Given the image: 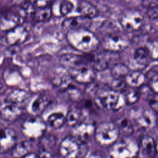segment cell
<instances>
[{"label": "cell", "instance_id": "9c48e42d", "mask_svg": "<svg viewBox=\"0 0 158 158\" xmlns=\"http://www.w3.org/2000/svg\"><path fill=\"white\" fill-rule=\"evenodd\" d=\"M69 74L72 80L78 83L85 85L93 82L96 77V71L86 64L81 65L69 70Z\"/></svg>", "mask_w": 158, "mask_h": 158}, {"label": "cell", "instance_id": "f35d334b", "mask_svg": "<svg viewBox=\"0 0 158 158\" xmlns=\"http://www.w3.org/2000/svg\"><path fill=\"white\" fill-rule=\"evenodd\" d=\"M148 101L152 110L155 113H158V94L154 93V94L149 95Z\"/></svg>", "mask_w": 158, "mask_h": 158}, {"label": "cell", "instance_id": "2e32d148", "mask_svg": "<svg viewBox=\"0 0 158 158\" xmlns=\"http://www.w3.org/2000/svg\"><path fill=\"white\" fill-rule=\"evenodd\" d=\"M59 60L62 67L70 70L81 65L85 64L86 60L90 62V59L89 54L86 56L73 53H67L60 56Z\"/></svg>", "mask_w": 158, "mask_h": 158}, {"label": "cell", "instance_id": "4dcf8cb0", "mask_svg": "<svg viewBox=\"0 0 158 158\" xmlns=\"http://www.w3.org/2000/svg\"><path fill=\"white\" fill-rule=\"evenodd\" d=\"M130 69L128 65L123 63H117L114 64L110 69L112 77L115 78L124 79L129 73Z\"/></svg>", "mask_w": 158, "mask_h": 158}, {"label": "cell", "instance_id": "d590c367", "mask_svg": "<svg viewBox=\"0 0 158 158\" xmlns=\"http://www.w3.org/2000/svg\"><path fill=\"white\" fill-rule=\"evenodd\" d=\"M64 91L67 93L68 96L72 101H79L83 98L81 91L72 83Z\"/></svg>", "mask_w": 158, "mask_h": 158}, {"label": "cell", "instance_id": "f1b7e54d", "mask_svg": "<svg viewBox=\"0 0 158 158\" xmlns=\"http://www.w3.org/2000/svg\"><path fill=\"white\" fill-rule=\"evenodd\" d=\"M65 123V116L60 112L51 114L47 120V123L48 125L54 129H59L61 128Z\"/></svg>", "mask_w": 158, "mask_h": 158}, {"label": "cell", "instance_id": "277c9868", "mask_svg": "<svg viewBox=\"0 0 158 158\" xmlns=\"http://www.w3.org/2000/svg\"><path fill=\"white\" fill-rule=\"evenodd\" d=\"M120 133L114 122H103L96 127L94 138L102 146H112L118 138Z\"/></svg>", "mask_w": 158, "mask_h": 158}, {"label": "cell", "instance_id": "ac0fdd59", "mask_svg": "<svg viewBox=\"0 0 158 158\" xmlns=\"http://www.w3.org/2000/svg\"><path fill=\"white\" fill-rule=\"evenodd\" d=\"M138 147L141 156L144 158H151L157 152L156 141L148 135H143L140 137Z\"/></svg>", "mask_w": 158, "mask_h": 158}, {"label": "cell", "instance_id": "ee69618b", "mask_svg": "<svg viewBox=\"0 0 158 158\" xmlns=\"http://www.w3.org/2000/svg\"><path fill=\"white\" fill-rule=\"evenodd\" d=\"M82 158H103L102 155L98 152H92V153H87L85 156Z\"/></svg>", "mask_w": 158, "mask_h": 158}, {"label": "cell", "instance_id": "e575fe53", "mask_svg": "<svg viewBox=\"0 0 158 158\" xmlns=\"http://www.w3.org/2000/svg\"><path fill=\"white\" fill-rule=\"evenodd\" d=\"M35 9L36 8L32 2H23L20 6V15L23 17H33Z\"/></svg>", "mask_w": 158, "mask_h": 158}, {"label": "cell", "instance_id": "d6986e66", "mask_svg": "<svg viewBox=\"0 0 158 158\" xmlns=\"http://www.w3.org/2000/svg\"><path fill=\"white\" fill-rule=\"evenodd\" d=\"M30 95L27 91L22 89H15L6 96L4 101L24 109L28 105Z\"/></svg>", "mask_w": 158, "mask_h": 158}, {"label": "cell", "instance_id": "7a4b0ae2", "mask_svg": "<svg viewBox=\"0 0 158 158\" xmlns=\"http://www.w3.org/2000/svg\"><path fill=\"white\" fill-rule=\"evenodd\" d=\"M59 152L62 158H82L88 152V146L86 142L68 135L61 141Z\"/></svg>", "mask_w": 158, "mask_h": 158}, {"label": "cell", "instance_id": "c3c4849f", "mask_svg": "<svg viewBox=\"0 0 158 158\" xmlns=\"http://www.w3.org/2000/svg\"><path fill=\"white\" fill-rule=\"evenodd\" d=\"M156 147H157V152L158 151V141L156 142Z\"/></svg>", "mask_w": 158, "mask_h": 158}, {"label": "cell", "instance_id": "7402d4cb", "mask_svg": "<svg viewBox=\"0 0 158 158\" xmlns=\"http://www.w3.org/2000/svg\"><path fill=\"white\" fill-rule=\"evenodd\" d=\"M77 11L81 16L89 19L96 17L99 14L98 7L87 1H81L78 2L77 5Z\"/></svg>", "mask_w": 158, "mask_h": 158}, {"label": "cell", "instance_id": "52a82bcc", "mask_svg": "<svg viewBox=\"0 0 158 158\" xmlns=\"http://www.w3.org/2000/svg\"><path fill=\"white\" fill-rule=\"evenodd\" d=\"M130 44L129 39L116 32L106 35L101 41L102 48L108 52H119L124 51Z\"/></svg>", "mask_w": 158, "mask_h": 158}, {"label": "cell", "instance_id": "4316f807", "mask_svg": "<svg viewBox=\"0 0 158 158\" xmlns=\"http://www.w3.org/2000/svg\"><path fill=\"white\" fill-rule=\"evenodd\" d=\"M50 103L51 99L49 96L44 94L41 95L33 101L31 105V109L36 115H38L43 112Z\"/></svg>", "mask_w": 158, "mask_h": 158}, {"label": "cell", "instance_id": "1f68e13d", "mask_svg": "<svg viewBox=\"0 0 158 158\" xmlns=\"http://www.w3.org/2000/svg\"><path fill=\"white\" fill-rule=\"evenodd\" d=\"M107 85L109 89L122 94L127 90V86L123 79L115 78L113 77L108 81Z\"/></svg>", "mask_w": 158, "mask_h": 158}, {"label": "cell", "instance_id": "f6af8a7d", "mask_svg": "<svg viewBox=\"0 0 158 158\" xmlns=\"http://www.w3.org/2000/svg\"><path fill=\"white\" fill-rule=\"evenodd\" d=\"M23 158H40V157L38 156V155L37 154L31 152L30 153L28 154L27 155H26Z\"/></svg>", "mask_w": 158, "mask_h": 158}, {"label": "cell", "instance_id": "30bf717a", "mask_svg": "<svg viewBox=\"0 0 158 158\" xmlns=\"http://www.w3.org/2000/svg\"><path fill=\"white\" fill-rule=\"evenodd\" d=\"M134 120L138 127L143 130L152 128L156 123L155 112L149 109H138L133 113Z\"/></svg>", "mask_w": 158, "mask_h": 158}, {"label": "cell", "instance_id": "8d00e7d4", "mask_svg": "<svg viewBox=\"0 0 158 158\" xmlns=\"http://www.w3.org/2000/svg\"><path fill=\"white\" fill-rule=\"evenodd\" d=\"M145 46L148 50L150 58L155 60H158V41H151Z\"/></svg>", "mask_w": 158, "mask_h": 158}, {"label": "cell", "instance_id": "7c38bea8", "mask_svg": "<svg viewBox=\"0 0 158 158\" xmlns=\"http://www.w3.org/2000/svg\"><path fill=\"white\" fill-rule=\"evenodd\" d=\"M57 143L56 137L52 134H44L39 139L40 158H53L54 151Z\"/></svg>", "mask_w": 158, "mask_h": 158}, {"label": "cell", "instance_id": "8fae6325", "mask_svg": "<svg viewBox=\"0 0 158 158\" xmlns=\"http://www.w3.org/2000/svg\"><path fill=\"white\" fill-rule=\"evenodd\" d=\"M151 58L148 50L146 46H139L135 49L131 59L130 61L131 70L141 71L148 65Z\"/></svg>", "mask_w": 158, "mask_h": 158}, {"label": "cell", "instance_id": "d6a6232c", "mask_svg": "<svg viewBox=\"0 0 158 158\" xmlns=\"http://www.w3.org/2000/svg\"><path fill=\"white\" fill-rule=\"evenodd\" d=\"M52 11L51 6L36 9L33 18L37 22H43L48 20L52 16Z\"/></svg>", "mask_w": 158, "mask_h": 158}, {"label": "cell", "instance_id": "6da1fadb", "mask_svg": "<svg viewBox=\"0 0 158 158\" xmlns=\"http://www.w3.org/2000/svg\"><path fill=\"white\" fill-rule=\"evenodd\" d=\"M67 41L75 49L89 54L97 49L100 41L88 28H78L67 32Z\"/></svg>", "mask_w": 158, "mask_h": 158}, {"label": "cell", "instance_id": "4fadbf2b", "mask_svg": "<svg viewBox=\"0 0 158 158\" xmlns=\"http://www.w3.org/2000/svg\"><path fill=\"white\" fill-rule=\"evenodd\" d=\"M29 36L28 30L24 26L19 25L6 32L5 41L10 45H20L28 40Z\"/></svg>", "mask_w": 158, "mask_h": 158}, {"label": "cell", "instance_id": "9a60e30c", "mask_svg": "<svg viewBox=\"0 0 158 158\" xmlns=\"http://www.w3.org/2000/svg\"><path fill=\"white\" fill-rule=\"evenodd\" d=\"M17 133L10 128L0 129V154L11 151L17 143Z\"/></svg>", "mask_w": 158, "mask_h": 158}, {"label": "cell", "instance_id": "44dd1931", "mask_svg": "<svg viewBox=\"0 0 158 158\" xmlns=\"http://www.w3.org/2000/svg\"><path fill=\"white\" fill-rule=\"evenodd\" d=\"M124 80L127 85L136 89L143 86L146 83V75L141 71L130 70Z\"/></svg>", "mask_w": 158, "mask_h": 158}, {"label": "cell", "instance_id": "83f0119b", "mask_svg": "<svg viewBox=\"0 0 158 158\" xmlns=\"http://www.w3.org/2000/svg\"><path fill=\"white\" fill-rule=\"evenodd\" d=\"M82 112L80 109L77 107L70 108L65 116L66 123L70 127H75L81 121Z\"/></svg>", "mask_w": 158, "mask_h": 158}, {"label": "cell", "instance_id": "cb8c5ba5", "mask_svg": "<svg viewBox=\"0 0 158 158\" xmlns=\"http://www.w3.org/2000/svg\"><path fill=\"white\" fill-rule=\"evenodd\" d=\"M32 140L27 139L16 143L11 150V156L13 158H23L31 152Z\"/></svg>", "mask_w": 158, "mask_h": 158}, {"label": "cell", "instance_id": "ffe728a7", "mask_svg": "<svg viewBox=\"0 0 158 158\" xmlns=\"http://www.w3.org/2000/svg\"><path fill=\"white\" fill-rule=\"evenodd\" d=\"M23 110L13 104L4 101L0 104V117L7 122H14L20 117Z\"/></svg>", "mask_w": 158, "mask_h": 158}, {"label": "cell", "instance_id": "bcb514c9", "mask_svg": "<svg viewBox=\"0 0 158 158\" xmlns=\"http://www.w3.org/2000/svg\"><path fill=\"white\" fill-rule=\"evenodd\" d=\"M4 89H5V86L4 83L0 80V93H2Z\"/></svg>", "mask_w": 158, "mask_h": 158}, {"label": "cell", "instance_id": "b9f144b4", "mask_svg": "<svg viewBox=\"0 0 158 158\" xmlns=\"http://www.w3.org/2000/svg\"><path fill=\"white\" fill-rule=\"evenodd\" d=\"M32 2L36 9L43 8L50 6V1H36Z\"/></svg>", "mask_w": 158, "mask_h": 158}, {"label": "cell", "instance_id": "ab89813d", "mask_svg": "<svg viewBox=\"0 0 158 158\" xmlns=\"http://www.w3.org/2000/svg\"><path fill=\"white\" fill-rule=\"evenodd\" d=\"M99 91V89L98 85L97 83H95L94 81L89 84H88L85 89V91L88 95L94 96V97Z\"/></svg>", "mask_w": 158, "mask_h": 158}, {"label": "cell", "instance_id": "7bdbcfd3", "mask_svg": "<svg viewBox=\"0 0 158 158\" xmlns=\"http://www.w3.org/2000/svg\"><path fill=\"white\" fill-rule=\"evenodd\" d=\"M147 14L151 19H156L158 18V7L154 9H148Z\"/></svg>", "mask_w": 158, "mask_h": 158}, {"label": "cell", "instance_id": "5b68a950", "mask_svg": "<svg viewBox=\"0 0 158 158\" xmlns=\"http://www.w3.org/2000/svg\"><path fill=\"white\" fill-rule=\"evenodd\" d=\"M46 123L39 115L31 116L26 118L21 125V132L28 139H40L45 134Z\"/></svg>", "mask_w": 158, "mask_h": 158}, {"label": "cell", "instance_id": "8992f818", "mask_svg": "<svg viewBox=\"0 0 158 158\" xmlns=\"http://www.w3.org/2000/svg\"><path fill=\"white\" fill-rule=\"evenodd\" d=\"M118 20L124 30L128 32H133L142 27L144 22V18L142 13L138 9H129L121 13Z\"/></svg>", "mask_w": 158, "mask_h": 158}, {"label": "cell", "instance_id": "e0dca14e", "mask_svg": "<svg viewBox=\"0 0 158 158\" xmlns=\"http://www.w3.org/2000/svg\"><path fill=\"white\" fill-rule=\"evenodd\" d=\"M91 23V19L79 15L65 19L62 21L61 26L64 30L68 32L78 28H89Z\"/></svg>", "mask_w": 158, "mask_h": 158}, {"label": "cell", "instance_id": "603a6c76", "mask_svg": "<svg viewBox=\"0 0 158 158\" xmlns=\"http://www.w3.org/2000/svg\"><path fill=\"white\" fill-rule=\"evenodd\" d=\"M20 17L13 13H7L0 17V30L6 32L18 26Z\"/></svg>", "mask_w": 158, "mask_h": 158}, {"label": "cell", "instance_id": "3957f363", "mask_svg": "<svg viewBox=\"0 0 158 158\" xmlns=\"http://www.w3.org/2000/svg\"><path fill=\"white\" fill-rule=\"evenodd\" d=\"M96 104L102 109L117 111L125 104L123 95L110 89L99 91L95 96Z\"/></svg>", "mask_w": 158, "mask_h": 158}, {"label": "cell", "instance_id": "484cf974", "mask_svg": "<svg viewBox=\"0 0 158 158\" xmlns=\"http://www.w3.org/2000/svg\"><path fill=\"white\" fill-rule=\"evenodd\" d=\"M120 134L125 136H130L134 132V127L131 120L125 117L119 118L115 123Z\"/></svg>", "mask_w": 158, "mask_h": 158}, {"label": "cell", "instance_id": "60d3db41", "mask_svg": "<svg viewBox=\"0 0 158 158\" xmlns=\"http://www.w3.org/2000/svg\"><path fill=\"white\" fill-rule=\"evenodd\" d=\"M141 4L144 7L147 8L148 9H154V8L158 7V1L145 0V1H143L141 2Z\"/></svg>", "mask_w": 158, "mask_h": 158}, {"label": "cell", "instance_id": "836d02e7", "mask_svg": "<svg viewBox=\"0 0 158 158\" xmlns=\"http://www.w3.org/2000/svg\"><path fill=\"white\" fill-rule=\"evenodd\" d=\"M123 94L125 104H134L136 103L140 99L141 93L136 89H131L128 91H125Z\"/></svg>", "mask_w": 158, "mask_h": 158}, {"label": "cell", "instance_id": "f546056e", "mask_svg": "<svg viewBox=\"0 0 158 158\" xmlns=\"http://www.w3.org/2000/svg\"><path fill=\"white\" fill-rule=\"evenodd\" d=\"M146 82L149 88L154 92L158 94V72L155 70H149L145 74Z\"/></svg>", "mask_w": 158, "mask_h": 158}, {"label": "cell", "instance_id": "7dc6e473", "mask_svg": "<svg viewBox=\"0 0 158 158\" xmlns=\"http://www.w3.org/2000/svg\"><path fill=\"white\" fill-rule=\"evenodd\" d=\"M134 158H144V157H142L141 156H139L138 154L135 157H134Z\"/></svg>", "mask_w": 158, "mask_h": 158}, {"label": "cell", "instance_id": "ba28073f", "mask_svg": "<svg viewBox=\"0 0 158 158\" xmlns=\"http://www.w3.org/2000/svg\"><path fill=\"white\" fill-rule=\"evenodd\" d=\"M138 153V144L130 140L116 142L112 146L110 151L112 158H134Z\"/></svg>", "mask_w": 158, "mask_h": 158}, {"label": "cell", "instance_id": "5bb4252c", "mask_svg": "<svg viewBox=\"0 0 158 158\" xmlns=\"http://www.w3.org/2000/svg\"><path fill=\"white\" fill-rule=\"evenodd\" d=\"M96 125L92 121L81 120L73 128V136L86 142L94 136Z\"/></svg>", "mask_w": 158, "mask_h": 158}, {"label": "cell", "instance_id": "d4e9b609", "mask_svg": "<svg viewBox=\"0 0 158 158\" xmlns=\"http://www.w3.org/2000/svg\"><path fill=\"white\" fill-rule=\"evenodd\" d=\"M89 59L91 67L95 71L101 72L106 70L108 67V59L106 56L102 54L98 53L91 55L89 54Z\"/></svg>", "mask_w": 158, "mask_h": 158}, {"label": "cell", "instance_id": "74e56055", "mask_svg": "<svg viewBox=\"0 0 158 158\" xmlns=\"http://www.w3.org/2000/svg\"><path fill=\"white\" fill-rule=\"evenodd\" d=\"M74 6L72 2L69 1H62L59 4V12L61 15H66L71 12Z\"/></svg>", "mask_w": 158, "mask_h": 158}]
</instances>
